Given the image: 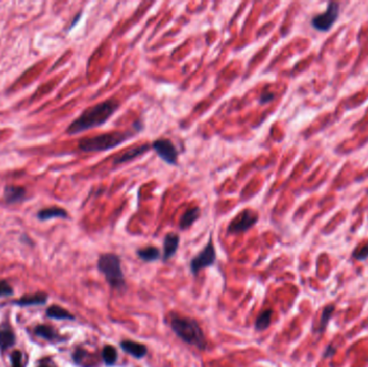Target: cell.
<instances>
[{
  "instance_id": "13",
  "label": "cell",
  "mask_w": 368,
  "mask_h": 367,
  "mask_svg": "<svg viewBox=\"0 0 368 367\" xmlns=\"http://www.w3.org/2000/svg\"><path fill=\"white\" fill-rule=\"evenodd\" d=\"M37 217L40 221H47L56 219V217H61V219H67L68 212L59 207H50L45 209H41L37 213Z\"/></svg>"
},
{
  "instance_id": "11",
  "label": "cell",
  "mask_w": 368,
  "mask_h": 367,
  "mask_svg": "<svg viewBox=\"0 0 368 367\" xmlns=\"http://www.w3.org/2000/svg\"><path fill=\"white\" fill-rule=\"evenodd\" d=\"M180 243V237L176 233H169L165 236L164 239V253H163V260L167 261L176 254Z\"/></svg>"
},
{
  "instance_id": "4",
  "label": "cell",
  "mask_w": 368,
  "mask_h": 367,
  "mask_svg": "<svg viewBox=\"0 0 368 367\" xmlns=\"http://www.w3.org/2000/svg\"><path fill=\"white\" fill-rule=\"evenodd\" d=\"M98 270L105 276L106 280L115 289L125 287V278L122 272L121 260L116 254L105 253L98 260Z\"/></svg>"
},
{
  "instance_id": "8",
  "label": "cell",
  "mask_w": 368,
  "mask_h": 367,
  "mask_svg": "<svg viewBox=\"0 0 368 367\" xmlns=\"http://www.w3.org/2000/svg\"><path fill=\"white\" fill-rule=\"evenodd\" d=\"M152 150H154L158 157L162 158L165 163L169 165H177L178 150L170 139H156L155 141L152 142Z\"/></svg>"
},
{
  "instance_id": "21",
  "label": "cell",
  "mask_w": 368,
  "mask_h": 367,
  "mask_svg": "<svg viewBox=\"0 0 368 367\" xmlns=\"http://www.w3.org/2000/svg\"><path fill=\"white\" fill-rule=\"evenodd\" d=\"M103 360L107 366H113L117 359V353L114 347L112 346H105L103 352H102Z\"/></svg>"
},
{
  "instance_id": "17",
  "label": "cell",
  "mask_w": 368,
  "mask_h": 367,
  "mask_svg": "<svg viewBox=\"0 0 368 367\" xmlns=\"http://www.w3.org/2000/svg\"><path fill=\"white\" fill-rule=\"evenodd\" d=\"M272 318H273L272 309H266L262 311L260 314H258L257 319L255 321V330L258 332H262L268 329L272 323Z\"/></svg>"
},
{
  "instance_id": "27",
  "label": "cell",
  "mask_w": 368,
  "mask_h": 367,
  "mask_svg": "<svg viewBox=\"0 0 368 367\" xmlns=\"http://www.w3.org/2000/svg\"><path fill=\"white\" fill-rule=\"evenodd\" d=\"M334 354H335V348H333L332 345L327 346V348L325 349V352L323 354L324 358H332Z\"/></svg>"
},
{
  "instance_id": "24",
  "label": "cell",
  "mask_w": 368,
  "mask_h": 367,
  "mask_svg": "<svg viewBox=\"0 0 368 367\" xmlns=\"http://www.w3.org/2000/svg\"><path fill=\"white\" fill-rule=\"evenodd\" d=\"M13 293L12 287L6 281H0V296H9Z\"/></svg>"
},
{
  "instance_id": "18",
  "label": "cell",
  "mask_w": 368,
  "mask_h": 367,
  "mask_svg": "<svg viewBox=\"0 0 368 367\" xmlns=\"http://www.w3.org/2000/svg\"><path fill=\"white\" fill-rule=\"evenodd\" d=\"M334 311H335V306L334 305H327L323 308L321 318H320V322H319V325H317V330H316L320 334H322L326 330L328 323H330V321L332 319Z\"/></svg>"
},
{
  "instance_id": "25",
  "label": "cell",
  "mask_w": 368,
  "mask_h": 367,
  "mask_svg": "<svg viewBox=\"0 0 368 367\" xmlns=\"http://www.w3.org/2000/svg\"><path fill=\"white\" fill-rule=\"evenodd\" d=\"M12 367H23L22 366V353L19 351H14L11 355Z\"/></svg>"
},
{
  "instance_id": "9",
  "label": "cell",
  "mask_w": 368,
  "mask_h": 367,
  "mask_svg": "<svg viewBox=\"0 0 368 367\" xmlns=\"http://www.w3.org/2000/svg\"><path fill=\"white\" fill-rule=\"evenodd\" d=\"M152 149V143H143L140 145H136L133 148L127 149L126 151H124L123 153L118 154L115 158H114V165H120V164H124L127 162H131L133 160H136L139 156H142L143 154H145L148 151H150Z\"/></svg>"
},
{
  "instance_id": "26",
  "label": "cell",
  "mask_w": 368,
  "mask_h": 367,
  "mask_svg": "<svg viewBox=\"0 0 368 367\" xmlns=\"http://www.w3.org/2000/svg\"><path fill=\"white\" fill-rule=\"evenodd\" d=\"M274 98H275V95L273 93H263L261 95L260 99H258V102H260V104L264 105V104H267V103L274 101Z\"/></svg>"
},
{
  "instance_id": "23",
  "label": "cell",
  "mask_w": 368,
  "mask_h": 367,
  "mask_svg": "<svg viewBox=\"0 0 368 367\" xmlns=\"http://www.w3.org/2000/svg\"><path fill=\"white\" fill-rule=\"evenodd\" d=\"M353 259L356 261H365L368 259V243L356 248L352 253Z\"/></svg>"
},
{
  "instance_id": "22",
  "label": "cell",
  "mask_w": 368,
  "mask_h": 367,
  "mask_svg": "<svg viewBox=\"0 0 368 367\" xmlns=\"http://www.w3.org/2000/svg\"><path fill=\"white\" fill-rule=\"evenodd\" d=\"M35 332H36L37 335L41 336L42 338H45V339H48V340H52L56 337V333L54 332V330L51 329L50 326H46V325L37 326Z\"/></svg>"
},
{
  "instance_id": "15",
  "label": "cell",
  "mask_w": 368,
  "mask_h": 367,
  "mask_svg": "<svg viewBox=\"0 0 368 367\" xmlns=\"http://www.w3.org/2000/svg\"><path fill=\"white\" fill-rule=\"evenodd\" d=\"M137 255L143 262H154L160 259L161 252L156 247H146L143 249H139L137 251Z\"/></svg>"
},
{
  "instance_id": "19",
  "label": "cell",
  "mask_w": 368,
  "mask_h": 367,
  "mask_svg": "<svg viewBox=\"0 0 368 367\" xmlns=\"http://www.w3.org/2000/svg\"><path fill=\"white\" fill-rule=\"evenodd\" d=\"M46 301V295L43 293H38L29 296H23L21 300H18L15 304L19 306H33V305H41Z\"/></svg>"
},
{
  "instance_id": "28",
  "label": "cell",
  "mask_w": 368,
  "mask_h": 367,
  "mask_svg": "<svg viewBox=\"0 0 368 367\" xmlns=\"http://www.w3.org/2000/svg\"><path fill=\"white\" fill-rule=\"evenodd\" d=\"M80 16H81V12L80 13H79L76 17H75V19H73V22L71 23V25H70V27H69V29H68V31H71V29L76 26V24L79 22V19H80Z\"/></svg>"
},
{
  "instance_id": "6",
  "label": "cell",
  "mask_w": 368,
  "mask_h": 367,
  "mask_svg": "<svg viewBox=\"0 0 368 367\" xmlns=\"http://www.w3.org/2000/svg\"><path fill=\"white\" fill-rule=\"evenodd\" d=\"M216 260V252L212 237L209 238L208 243L204 249L198 253L191 261V272L193 275H197L206 267L212 266Z\"/></svg>"
},
{
  "instance_id": "10",
  "label": "cell",
  "mask_w": 368,
  "mask_h": 367,
  "mask_svg": "<svg viewBox=\"0 0 368 367\" xmlns=\"http://www.w3.org/2000/svg\"><path fill=\"white\" fill-rule=\"evenodd\" d=\"M27 191L23 186L18 185H6L4 190L5 202L9 205H14L25 201Z\"/></svg>"
},
{
  "instance_id": "2",
  "label": "cell",
  "mask_w": 368,
  "mask_h": 367,
  "mask_svg": "<svg viewBox=\"0 0 368 367\" xmlns=\"http://www.w3.org/2000/svg\"><path fill=\"white\" fill-rule=\"evenodd\" d=\"M139 132L133 127L127 131H116L105 133L91 138H84L79 141V150L82 152H104L112 150L115 146L131 140Z\"/></svg>"
},
{
  "instance_id": "20",
  "label": "cell",
  "mask_w": 368,
  "mask_h": 367,
  "mask_svg": "<svg viewBox=\"0 0 368 367\" xmlns=\"http://www.w3.org/2000/svg\"><path fill=\"white\" fill-rule=\"evenodd\" d=\"M15 342V337L14 334L8 330L4 329V327H0V349L5 350L12 347Z\"/></svg>"
},
{
  "instance_id": "29",
  "label": "cell",
  "mask_w": 368,
  "mask_h": 367,
  "mask_svg": "<svg viewBox=\"0 0 368 367\" xmlns=\"http://www.w3.org/2000/svg\"><path fill=\"white\" fill-rule=\"evenodd\" d=\"M40 367H48V366H44V365H42V366H40Z\"/></svg>"
},
{
  "instance_id": "1",
  "label": "cell",
  "mask_w": 368,
  "mask_h": 367,
  "mask_svg": "<svg viewBox=\"0 0 368 367\" xmlns=\"http://www.w3.org/2000/svg\"><path fill=\"white\" fill-rule=\"evenodd\" d=\"M120 108V103L115 98H109L84 110L81 115L67 127L66 133L70 136L78 135L106 124Z\"/></svg>"
},
{
  "instance_id": "5",
  "label": "cell",
  "mask_w": 368,
  "mask_h": 367,
  "mask_svg": "<svg viewBox=\"0 0 368 367\" xmlns=\"http://www.w3.org/2000/svg\"><path fill=\"white\" fill-rule=\"evenodd\" d=\"M258 214L252 209H244L235 216L227 227L228 234L246 233L257 223Z\"/></svg>"
},
{
  "instance_id": "3",
  "label": "cell",
  "mask_w": 368,
  "mask_h": 367,
  "mask_svg": "<svg viewBox=\"0 0 368 367\" xmlns=\"http://www.w3.org/2000/svg\"><path fill=\"white\" fill-rule=\"evenodd\" d=\"M170 326L175 334L185 344L196 347L200 350L207 349V340L205 334L196 320L187 316L173 314L170 318Z\"/></svg>"
},
{
  "instance_id": "7",
  "label": "cell",
  "mask_w": 368,
  "mask_h": 367,
  "mask_svg": "<svg viewBox=\"0 0 368 367\" xmlns=\"http://www.w3.org/2000/svg\"><path fill=\"white\" fill-rule=\"evenodd\" d=\"M338 15H339V5L338 3L331 2L327 5L326 11L322 14L316 15L312 18L311 24L320 32H327L332 28L333 24L337 21Z\"/></svg>"
},
{
  "instance_id": "14",
  "label": "cell",
  "mask_w": 368,
  "mask_h": 367,
  "mask_svg": "<svg viewBox=\"0 0 368 367\" xmlns=\"http://www.w3.org/2000/svg\"><path fill=\"white\" fill-rule=\"evenodd\" d=\"M201 216V209L198 207L190 208L187 209L181 216L180 219V229L181 230H187L188 227H191Z\"/></svg>"
},
{
  "instance_id": "12",
  "label": "cell",
  "mask_w": 368,
  "mask_h": 367,
  "mask_svg": "<svg viewBox=\"0 0 368 367\" xmlns=\"http://www.w3.org/2000/svg\"><path fill=\"white\" fill-rule=\"evenodd\" d=\"M120 346L123 351L133 355L136 359H142L148 353V349L144 345L133 340H123Z\"/></svg>"
},
{
  "instance_id": "16",
  "label": "cell",
  "mask_w": 368,
  "mask_h": 367,
  "mask_svg": "<svg viewBox=\"0 0 368 367\" xmlns=\"http://www.w3.org/2000/svg\"><path fill=\"white\" fill-rule=\"evenodd\" d=\"M46 314L47 316L52 319H56V320H73L75 316L69 312L68 310L62 308L59 306H51L50 308H47L46 310Z\"/></svg>"
}]
</instances>
